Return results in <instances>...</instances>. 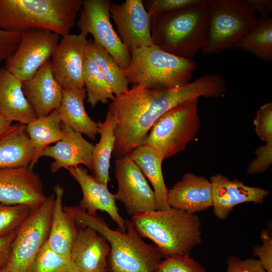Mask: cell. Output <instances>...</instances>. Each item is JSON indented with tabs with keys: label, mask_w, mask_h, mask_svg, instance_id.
Segmentation results:
<instances>
[{
	"label": "cell",
	"mask_w": 272,
	"mask_h": 272,
	"mask_svg": "<svg viewBox=\"0 0 272 272\" xmlns=\"http://www.w3.org/2000/svg\"><path fill=\"white\" fill-rule=\"evenodd\" d=\"M86 37L81 33L62 36L50 59L52 75L62 88H84L83 69L88 43Z\"/></svg>",
	"instance_id": "cell-14"
},
{
	"label": "cell",
	"mask_w": 272,
	"mask_h": 272,
	"mask_svg": "<svg viewBox=\"0 0 272 272\" xmlns=\"http://www.w3.org/2000/svg\"><path fill=\"white\" fill-rule=\"evenodd\" d=\"M62 95L60 103L56 109L61 123L95 140L98 127L97 123L90 117L85 109L84 101L87 96L85 88H62Z\"/></svg>",
	"instance_id": "cell-23"
},
{
	"label": "cell",
	"mask_w": 272,
	"mask_h": 272,
	"mask_svg": "<svg viewBox=\"0 0 272 272\" xmlns=\"http://www.w3.org/2000/svg\"><path fill=\"white\" fill-rule=\"evenodd\" d=\"M67 170L81 187L83 196L79 201V208L88 214L96 216L98 211L106 212L115 222L118 229L126 232L125 219L119 214L116 205L114 194L107 186L98 182L93 176L82 166L70 167Z\"/></svg>",
	"instance_id": "cell-17"
},
{
	"label": "cell",
	"mask_w": 272,
	"mask_h": 272,
	"mask_svg": "<svg viewBox=\"0 0 272 272\" xmlns=\"http://www.w3.org/2000/svg\"><path fill=\"white\" fill-rule=\"evenodd\" d=\"M139 167L152 184L154 192L156 210H165L171 207L168 204V189L164 182L162 170L164 159L154 149L146 145L139 146L129 155Z\"/></svg>",
	"instance_id": "cell-26"
},
{
	"label": "cell",
	"mask_w": 272,
	"mask_h": 272,
	"mask_svg": "<svg viewBox=\"0 0 272 272\" xmlns=\"http://www.w3.org/2000/svg\"><path fill=\"white\" fill-rule=\"evenodd\" d=\"M209 10L208 39L204 55L235 47L255 25L257 18L246 0H207Z\"/></svg>",
	"instance_id": "cell-7"
},
{
	"label": "cell",
	"mask_w": 272,
	"mask_h": 272,
	"mask_svg": "<svg viewBox=\"0 0 272 272\" xmlns=\"http://www.w3.org/2000/svg\"><path fill=\"white\" fill-rule=\"evenodd\" d=\"M109 0H84L79 13L77 27L80 33L101 45L123 70L131 61V54L116 33L110 21Z\"/></svg>",
	"instance_id": "cell-10"
},
{
	"label": "cell",
	"mask_w": 272,
	"mask_h": 272,
	"mask_svg": "<svg viewBox=\"0 0 272 272\" xmlns=\"http://www.w3.org/2000/svg\"><path fill=\"white\" fill-rule=\"evenodd\" d=\"M235 48L254 54L266 62H272V19L260 17Z\"/></svg>",
	"instance_id": "cell-29"
},
{
	"label": "cell",
	"mask_w": 272,
	"mask_h": 272,
	"mask_svg": "<svg viewBox=\"0 0 272 272\" xmlns=\"http://www.w3.org/2000/svg\"><path fill=\"white\" fill-rule=\"evenodd\" d=\"M78 226L89 227L109 243L107 272H156L164 258L155 245L146 243L131 221L125 219L126 232L111 229L105 220L88 214L78 206H63Z\"/></svg>",
	"instance_id": "cell-2"
},
{
	"label": "cell",
	"mask_w": 272,
	"mask_h": 272,
	"mask_svg": "<svg viewBox=\"0 0 272 272\" xmlns=\"http://www.w3.org/2000/svg\"><path fill=\"white\" fill-rule=\"evenodd\" d=\"M0 63H1V61H0Z\"/></svg>",
	"instance_id": "cell-46"
},
{
	"label": "cell",
	"mask_w": 272,
	"mask_h": 272,
	"mask_svg": "<svg viewBox=\"0 0 272 272\" xmlns=\"http://www.w3.org/2000/svg\"><path fill=\"white\" fill-rule=\"evenodd\" d=\"M212 186L213 212L217 218L226 219L237 205L251 202L262 203L269 192L261 187L245 185L238 179H230L216 174L210 179Z\"/></svg>",
	"instance_id": "cell-16"
},
{
	"label": "cell",
	"mask_w": 272,
	"mask_h": 272,
	"mask_svg": "<svg viewBox=\"0 0 272 272\" xmlns=\"http://www.w3.org/2000/svg\"><path fill=\"white\" fill-rule=\"evenodd\" d=\"M130 221L139 235L151 240L164 258L189 254L202 241L196 214L170 208L144 212Z\"/></svg>",
	"instance_id": "cell-4"
},
{
	"label": "cell",
	"mask_w": 272,
	"mask_h": 272,
	"mask_svg": "<svg viewBox=\"0 0 272 272\" xmlns=\"http://www.w3.org/2000/svg\"><path fill=\"white\" fill-rule=\"evenodd\" d=\"M74 268L70 259L53 250L46 240L33 261L31 272H68Z\"/></svg>",
	"instance_id": "cell-32"
},
{
	"label": "cell",
	"mask_w": 272,
	"mask_h": 272,
	"mask_svg": "<svg viewBox=\"0 0 272 272\" xmlns=\"http://www.w3.org/2000/svg\"><path fill=\"white\" fill-rule=\"evenodd\" d=\"M109 11L119 37L128 51L153 45L151 35L152 16L142 0H126L118 4L111 2Z\"/></svg>",
	"instance_id": "cell-13"
},
{
	"label": "cell",
	"mask_w": 272,
	"mask_h": 272,
	"mask_svg": "<svg viewBox=\"0 0 272 272\" xmlns=\"http://www.w3.org/2000/svg\"><path fill=\"white\" fill-rule=\"evenodd\" d=\"M218 89L215 78L202 76L185 85L165 90L150 89L139 85L115 97L109 104L107 114L115 123L112 156H129L144 145L154 123L174 107L200 97L215 98Z\"/></svg>",
	"instance_id": "cell-1"
},
{
	"label": "cell",
	"mask_w": 272,
	"mask_h": 272,
	"mask_svg": "<svg viewBox=\"0 0 272 272\" xmlns=\"http://www.w3.org/2000/svg\"><path fill=\"white\" fill-rule=\"evenodd\" d=\"M0 114L25 125L37 118L24 95L22 81L5 67L0 69Z\"/></svg>",
	"instance_id": "cell-22"
},
{
	"label": "cell",
	"mask_w": 272,
	"mask_h": 272,
	"mask_svg": "<svg viewBox=\"0 0 272 272\" xmlns=\"http://www.w3.org/2000/svg\"><path fill=\"white\" fill-rule=\"evenodd\" d=\"M54 199V194L46 196L17 229L5 266L9 272H31L33 261L48 237Z\"/></svg>",
	"instance_id": "cell-9"
},
{
	"label": "cell",
	"mask_w": 272,
	"mask_h": 272,
	"mask_svg": "<svg viewBox=\"0 0 272 272\" xmlns=\"http://www.w3.org/2000/svg\"><path fill=\"white\" fill-rule=\"evenodd\" d=\"M114 173L118 184L115 198L122 202L128 214L132 217L156 210L153 190L129 156L116 159Z\"/></svg>",
	"instance_id": "cell-12"
},
{
	"label": "cell",
	"mask_w": 272,
	"mask_h": 272,
	"mask_svg": "<svg viewBox=\"0 0 272 272\" xmlns=\"http://www.w3.org/2000/svg\"><path fill=\"white\" fill-rule=\"evenodd\" d=\"M198 99L179 105L162 115L153 124L144 145L166 159L186 149L199 132Z\"/></svg>",
	"instance_id": "cell-8"
},
{
	"label": "cell",
	"mask_w": 272,
	"mask_h": 272,
	"mask_svg": "<svg viewBox=\"0 0 272 272\" xmlns=\"http://www.w3.org/2000/svg\"><path fill=\"white\" fill-rule=\"evenodd\" d=\"M68 272H82L78 269H76L75 268H74V269H71V270H70Z\"/></svg>",
	"instance_id": "cell-44"
},
{
	"label": "cell",
	"mask_w": 272,
	"mask_h": 272,
	"mask_svg": "<svg viewBox=\"0 0 272 272\" xmlns=\"http://www.w3.org/2000/svg\"><path fill=\"white\" fill-rule=\"evenodd\" d=\"M252 10L260 17H268L272 12L271 0H246Z\"/></svg>",
	"instance_id": "cell-42"
},
{
	"label": "cell",
	"mask_w": 272,
	"mask_h": 272,
	"mask_svg": "<svg viewBox=\"0 0 272 272\" xmlns=\"http://www.w3.org/2000/svg\"><path fill=\"white\" fill-rule=\"evenodd\" d=\"M17 230L0 238V269L6 265L9 260Z\"/></svg>",
	"instance_id": "cell-41"
},
{
	"label": "cell",
	"mask_w": 272,
	"mask_h": 272,
	"mask_svg": "<svg viewBox=\"0 0 272 272\" xmlns=\"http://www.w3.org/2000/svg\"><path fill=\"white\" fill-rule=\"evenodd\" d=\"M34 208L27 205L0 203V238L16 231Z\"/></svg>",
	"instance_id": "cell-33"
},
{
	"label": "cell",
	"mask_w": 272,
	"mask_h": 272,
	"mask_svg": "<svg viewBox=\"0 0 272 272\" xmlns=\"http://www.w3.org/2000/svg\"><path fill=\"white\" fill-rule=\"evenodd\" d=\"M0 272H9L5 267L0 269Z\"/></svg>",
	"instance_id": "cell-45"
},
{
	"label": "cell",
	"mask_w": 272,
	"mask_h": 272,
	"mask_svg": "<svg viewBox=\"0 0 272 272\" xmlns=\"http://www.w3.org/2000/svg\"><path fill=\"white\" fill-rule=\"evenodd\" d=\"M59 40V35L46 29L23 32L16 51L4 67L22 82L28 80L51 58Z\"/></svg>",
	"instance_id": "cell-11"
},
{
	"label": "cell",
	"mask_w": 272,
	"mask_h": 272,
	"mask_svg": "<svg viewBox=\"0 0 272 272\" xmlns=\"http://www.w3.org/2000/svg\"><path fill=\"white\" fill-rule=\"evenodd\" d=\"M129 66L123 70L128 84L165 90L190 83L197 69L193 59L180 57L153 44L132 50Z\"/></svg>",
	"instance_id": "cell-6"
},
{
	"label": "cell",
	"mask_w": 272,
	"mask_h": 272,
	"mask_svg": "<svg viewBox=\"0 0 272 272\" xmlns=\"http://www.w3.org/2000/svg\"><path fill=\"white\" fill-rule=\"evenodd\" d=\"M46 196L39 175L29 167L0 169V203L35 208Z\"/></svg>",
	"instance_id": "cell-15"
},
{
	"label": "cell",
	"mask_w": 272,
	"mask_h": 272,
	"mask_svg": "<svg viewBox=\"0 0 272 272\" xmlns=\"http://www.w3.org/2000/svg\"><path fill=\"white\" fill-rule=\"evenodd\" d=\"M86 50L99 67L115 97L129 89L123 69L101 45L93 39H90Z\"/></svg>",
	"instance_id": "cell-30"
},
{
	"label": "cell",
	"mask_w": 272,
	"mask_h": 272,
	"mask_svg": "<svg viewBox=\"0 0 272 272\" xmlns=\"http://www.w3.org/2000/svg\"><path fill=\"white\" fill-rule=\"evenodd\" d=\"M53 190L55 199L47 242L53 250L70 259V254L77 236L78 226L63 209L64 189L60 185L56 184Z\"/></svg>",
	"instance_id": "cell-24"
},
{
	"label": "cell",
	"mask_w": 272,
	"mask_h": 272,
	"mask_svg": "<svg viewBox=\"0 0 272 272\" xmlns=\"http://www.w3.org/2000/svg\"><path fill=\"white\" fill-rule=\"evenodd\" d=\"M83 80L87 101L92 108L99 102L106 103L115 96L99 67L86 49L83 69Z\"/></svg>",
	"instance_id": "cell-31"
},
{
	"label": "cell",
	"mask_w": 272,
	"mask_h": 272,
	"mask_svg": "<svg viewBox=\"0 0 272 272\" xmlns=\"http://www.w3.org/2000/svg\"><path fill=\"white\" fill-rule=\"evenodd\" d=\"M226 272H266L257 259L230 256L227 259Z\"/></svg>",
	"instance_id": "cell-40"
},
{
	"label": "cell",
	"mask_w": 272,
	"mask_h": 272,
	"mask_svg": "<svg viewBox=\"0 0 272 272\" xmlns=\"http://www.w3.org/2000/svg\"><path fill=\"white\" fill-rule=\"evenodd\" d=\"M26 130L34 149L33 158L29 167L33 169L43 151L50 144L56 143L63 138L57 110H53L48 115L37 117L26 125Z\"/></svg>",
	"instance_id": "cell-27"
},
{
	"label": "cell",
	"mask_w": 272,
	"mask_h": 272,
	"mask_svg": "<svg viewBox=\"0 0 272 272\" xmlns=\"http://www.w3.org/2000/svg\"><path fill=\"white\" fill-rule=\"evenodd\" d=\"M156 272H207L189 254L175 255L165 258Z\"/></svg>",
	"instance_id": "cell-34"
},
{
	"label": "cell",
	"mask_w": 272,
	"mask_h": 272,
	"mask_svg": "<svg viewBox=\"0 0 272 272\" xmlns=\"http://www.w3.org/2000/svg\"><path fill=\"white\" fill-rule=\"evenodd\" d=\"M63 138L53 146H48L41 157L53 159L50 171L56 173L60 169L77 167L83 164L92 171V153L94 145L87 141L82 134L61 123Z\"/></svg>",
	"instance_id": "cell-18"
},
{
	"label": "cell",
	"mask_w": 272,
	"mask_h": 272,
	"mask_svg": "<svg viewBox=\"0 0 272 272\" xmlns=\"http://www.w3.org/2000/svg\"><path fill=\"white\" fill-rule=\"evenodd\" d=\"M83 0H0V29L23 32L46 29L63 36L70 34Z\"/></svg>",
	"instance_id": "cell-5"
},
{
	"label": "cell",
	"mask_w": 272,
	"mask_h": 272,
	"mask_svg": "<svg viewBox=\"0 0 272 272\" xmlns=\"http://www.w3.org/2000/svg\"><path fill=\"white\" fill-rule=\"evenodd\" d=\"M34 149L26 125L18 123L0 137V169L29 167Z\"/></svg>",
	"instance_id": "cell-25"
},
{
	"label": "cell",
	"mask_w": 272,
	"mask_h": 272,
	"mask_svg": "<svg viewBox=\"0 0 272 272\" xmlns=\"http://www.w3.org/2000/svg\"><path fill=\"white\" fill-rule=\"evenodd\" d=\"M256 157L248 164L247 172L257 174L265 172L272 164V141L266 142L255 151Z\"/></svg>",
	"instance_id": "cell-36"
},
{
	"label": "cell",
	"mask_w": 272,
	"mask_h": 272,
	"mask_svg": "<svg viewBox=\"0 0 272 272\" xmlns=\"http://www.w3.org/2000/svg\"><path fill=\"white\" fill-rule=\"evenodd\" d=\"M202 0H145L143 4L151 16L200 3Z\"/></svg>",
	"instance_id": "cell-38"
},
{
	"label": "cell",
	"mask_w": 272,
	"mask_h": 272,
	"mask_svg": "<svg viewBox=\"0 0 272 272\" xmlns=\"http://www.w3.org/2000/svg\"><path fill=\"white\" fill-rule=\"evenodd\" d=\"M22 87L37 117L48 115L58 108L62 98V88L52 75L50 59L31 79L22 82Z\"/></svg>",
	"instance_id": "cell-21"
},
{
	"label": "cell",
	"mask_w": 272,
	"mask_h": 272,
	"mask_svg": "<svg viewBox=\"0 0 272 272\" xmlns=\"http://www.w3.org/2000/svg\"><path fill=\"white\" fill-rule=\"evenodd\" d=\"M110 248L107 241L96 230L78 226L70 254L71 262L74 268L82 272H107Z\"/></svg>",
	"instance_id": "cell-19"
},
{
	"label": "cell",
	"mask_w": 272,
	"mask_h": 272,
	"mask_svg": "<svg viewBox=\"0 0 272 272\" xmlns=\"http://www.w3.org/2000/svg\"><path fill=\"white\" fill-rule=\"evenodd\" d=\"M99 142L94 145L92 153V172L95 180L108 186L109 177L110 160L114 146L115 123L113 118L106 114L103 122H97Z\"/></svg>",
	"instance_id": "cell-28"
},
{
	"label": "cell",
	"mask_w": 272,
	"mask_h": 272,
	"mask_svg": "<svg viewBox=\"0 0 272 272\" xmlns=\"http://www.w3.org/2000/svg\"><path fill=\"white\" fill-rule=\"evenodd\" d=\"M167 200L171 208L191 214L212 207V190L209 180L203 176L185 173L168 189Z\"/></svg>",
	"instance_id": "cell-20"
},
{
	"label": "cell",
	"mask_w": 272,
	"mask_h": 272,
	"mask_svg": "<svg viewBox=\"0 0 272 272\" xmlns=\"http://www.w3.org/2000/svg\"><path fill=\"white\" fill-rule=\"evenodd\" d=\"M261 245H257L253 249V255L257 259L266 272H272V235L268 229L260 233Z\"/></svg>",
	"instance_id": "cell-37"
},
{
	"label": "cell",
	"mask_w": 272,
	"mask_h": 272,
	"mask_svg": "<svg viewBox=\"0 0 272 272\" xmlns=\"http://www.w3.org/2000/svg\"><path fill=\"white\" fill-rule=\"evenodd\" d=\"M13 125L12 121L0 114V137L6 133Z\"/></svg>",
	"instance_id": "cell-43"
},
{
	"label": "cell",
	"mask_w": 272,
	"mask_h": 272,
	"mask_svg": "<svg viewBox=\"0 0 272 272\" xmlns=\"http://www.w3.org/2000/svg\"><path fill=\"white\" fill-rule=\"evenodd\" d=\"M254 130L259 139L265 143L272 141V103L267 102L256 111L253 120Z\"/></svg>",
	"instance_id": "cell-35"
},
{
	"label": "cell",
	"mask_w": 272,
	"mask_h": 272,
	"mask_svg": "<svg viewBox=\"0 0 272 272\" xmlns=\"http://www.w3.org/2000/svg\"><path fill=\"white\" fill-rule=\"evenodd\" d=\"M23 32H8L0 29V61L9 59L16 51Z\"/></svg>",
	"instance_id": "cell-39"
},
{
	"label": "cell",
	"mask_w": 272,
	"mask_h": 272,
	"mask_svg": "<svg viewBox=\"0 0 272 272\" xmlns=\"http://www.w3.org/2000/svg\"><path fill=\"white\" fill-rule=\"evenodd\" d=\"M209 23L207 0L152 16L153 44L189 59L206 45Z\"/></svg>",
	"instance_id": "cell-3"
}]
</instances>
